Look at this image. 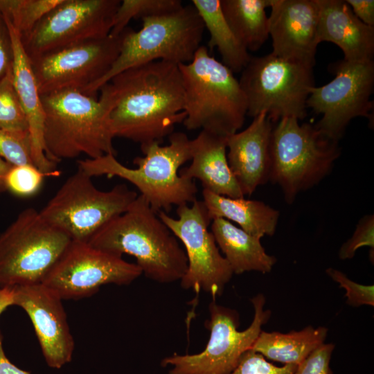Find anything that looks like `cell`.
<instances>
[{
    "label": "cell",
    "mask_w": 374,
    "mask_h": 374,
    "mask_svg": "<svg viewBox=\"0 0 374 374\" xmlns=\"http://www.w3.org/2000/svg\"><path fill=\"white\" fill-rule=\"evenodd\" d=\"M178 240L145 198L138 195L126 211L103 225L88 243L116 256H132L145 277L171 283L180 280L188 267Z\"/></svg>",
    "instance_id": "cell-2"
},
{
    "label": "cell",
    "mask_w": 374,
    "mask_h": 374,
    "mask_svg": "<svg viewBox=\"0 0 374 374\" xmlns=\"http://www.w3.org/2000/svg\"><path fill=\"white\" fill-rule=\"evenodd\" d=\"M210 230L233 274L252 271L267 274L272 270L277 259L266 252L260 238L223 218L213 219Z\"/></svg>",
    "instance_id": "cell-23"
},
{
    "label": "cell",
    "mask_w": 374,
    "mask_h": 374,
    "mask_svg": "<svg viewBox=\"0 0 374 374\" xmlns=\"http://www.w3.org/2000/svg\"><path fill=\"white\" fill-rule=\"evenodd\" d=\"M177 218L164 211L158 215L185 248L188 267L180 286L195 293L203 291L213 299L222 294L233 271L220 251L209 227L211 220L203 201L177 206Z\"/></svg>",
    "instance_id": "cell-12"
},
{
    "label": "cell",
    "mask_w": 374,
    "mask_h": 374,
    "mask_svg": "<svg viewBox=\"0 0 374 374\" xmlns=\"http://www.w3.org/2000/svg\"><path fill=\"white\" fill-rule=\"evenodd\" d=\"M226 139L202 130L190 140L191 163L179 175L198 179L204 190L231 198L244 197L228 163Z\"/></svg>",
    "instance_id": "cell-22"
},
{
    "label": "cell",
    "mask_w": 374,
    "mask_h": 374,
    "mask_svg": "<svg viewBox=\"0 0 374 374\" xmlns=\"http://www.w3.org/2000/svg\"><path fill=\"white\" fill-rule=\"evenodd\" d=\"M250 301L254 311L252 322L245 330H239L238 311L219 305L213 299L208 305L209 319L205 322L210 336L204 350L196 354L166 357L162 359L161 366H171L168 374L231 373L271 317V310L264 309L266 299L263 294H258Z\"/></svg>",
    "instance_id": "cell-10"
},
{
    "label": "cell",
    "mask_w": 374,
    "mask_h": 374,
    "mask_svg": "<svg viewBox=\"0 0 374 374\" xmlns=\"http://www.w3.org/2000/svg\"><path fill=\"white\" fill-rule=\"evenodd\" d=\"M91 178L78 168L39 211L45 221L72 240L88 242L107 222L126 211L138 196L123 184L100 190Z\"/></svg>",
    "instance_id": "cell-11"
},
{
    "label": "cell",
    "mask_w": 374,
    "mask_h": 374,
    "mask_svg": "<svg viewBox=\"0 0 374 374\" xmlns=\"http://www.w3.org/2000/svg\"><path fill=\"white\" fill-rule=\"evenodd\" d=\"M273 126L269 181L278 184L287 204L317 185L332 170L341 154L339 141L314 125L284 118Z\"/></svg>",
    "instance_id": "cell-7"
},
{
    "label": "cell",
    "mask_w": 374,
    "mask_h": 374,
    "mask_svg": "<svg viewBox=\"0 0 374 374\" xmlns=\"http://www.w3.org/2000/svg\"><path fill=\"white\" fill-rule=\"evenodd\" d=\"M121 34L78 42L30 60L40 95L82 91L105 75L118 57Z\"/></svg>",
    "instance_id": "cell-16"
},
{
    "label": "cell",
    "mask_w": 374,
    "mask_h": 374,
    "mask_svg": "<svg viewBox=\"0 0 374 374\" xmlns=\"http://www.w3.org/2000/svg\"><path fill=\"white\" fill-rule=\"evenodd\" d=\"M0 158L12 166H35L29 132L0 128Z\"/></svg>",
    "instance_id": "cell-32"
},
{
    "label": "cell",
    "mask_w": 374,
    "mask_h": 374,
    "mask_svg": "<svg viewBox=\"0 0 374 374\" xmlns=\"http://www.w3.org/2000/svg\"><path fill=\"white\" fill-rule=\"evenodd\" d=\"M273 124L260 113L246 129L226 139L228 163L244 196L269 181Z\"/></svg>",
    "instance_id": "cell-19"
},
{
    "label": "cell",
    "mask_w": 374,
    "mask_h": 374,
    "mask_svg": "<svg viewBox=\"0 0 374 374\" xmlns=\"http://www.w3.org/2000/svg\"><path fill=\"white\" fill-rule=\"evenodd\" d=\"M14 305L30 318L46 364L59 369L69 363L75 348L62 299L42 283L14 287Z\"/></svg>",
    "instance_id": "cell-17"
},
{
    "label": "cell",
    "mask_w": 374,
    "mask_h": 374,
    "mask_svg": "<svg viewBox=\"0 0 374 374\" xmlns=\"http://www.w3.org/2000/svg\"><path fill=\"white\" fill-rule=\"evenodd\" d=\"M46 177L34 165L12 166L5 177V189L19 197H30L39 190Z\"/></svg>",
    "instance_id": "cell-31"
},
{
    "label": "cell",
    "mask_w": 374,
    "mask_h": 374,
    "mask_svg": "<svg viewBox=\"0 0 374 374\" xmlns=\"http://www.w3.org/2000/svg\"><path fill=\"white\" fill-rule=\"evenodd\" d=\"M313 67L271 53L251 57L239 80L247 100V116L265 113L273 123L284 118L304 119L307 100L314 86Z\"/></svg>",
    "instance_id": "cell-8"
},
{
    "label": "cell",
    "mask_w": 374,
    "mask_h": 374,
    "mask_svg": "<svg viewBox=\"0 0 374 374\" xmlns=\"http://www.w3.org/2000/svg\"><path fill=\"white\" fill-rule=\"evenodd\" d=\"M14 287L0 288V316L10 306L14 305Z\"/></svg>",
    "instance_id": "cell-40"
},
{
    "label": "cell",
    "mask_w": 374,
    "mask_h": 374,
    "mask_svg": "<svg viewBox=\"0 0 374 374\" xmlns=\"http://www.w3.org/2000/svg\"><path fill=\"white\" fill-rule=\"evenodd\" d=\"M296 365L276 366L262 355L251 350L242 357L237 367L229 374H294Z\"/></svg>",
    "instance_id": "cell-35"
},
{
    "label": "cell",
    "mask_w": 374,
    "mask_h": 374,
    "mask_svg": "<svg viewBox=\"0 0 374 374\" xmlns=\"http://www.w3.org/2000/svg\"><path fill=\"white\" fill-rule=\"evenodd\" d=\"M335 78L328 84L310 89L307 107L321 118L315 127L328 137L338 141L354 118L373 122L374 62L341 60L332 64Z\"/></svg>",
    "instance_id": "cell-13"
},
{
    "label": "cell",
    "mask_w": 374,
    "mask_h": 374,
    "mask_svg": "<svg viewBox=\"0 0 374 374\" xmlns=\"http://www.w3.org/2000/svg\"><path fill=\"white\" fill-rule=\"evenodd\" d=\"M269 7L271 53L314 66L319 44L317 0H270Z\"/></svg>",
    "instance_id": "cell-18"
},
{
    "label": "cell",
    "mask_w": 374,
    "mask_h": 374,
    "mask_svg": "<svg viewBox=\"0 0 374 374\" xmlns=\"http://www.w3.org/2000/svg\"><path fill=\"white\" fill-rule=\"evenodd\" d=\"M169 141L167 145L153 142L141 148L144 156L134 158L136 168L125 166L111 154L78 160V168L91 177L106 175L128 181L155 212L167 213L174 205L195 202L197 193L194 180L179 174V168L191 160L190 140L185 133L177 132L169 136Z\"/></svg>",
    "instance_id": "cell-3"
},
{
    "label": "cell",
    "mask_w": 374,
    "mask_h": 374,
    "mask_svg": "<svg viewBox=\"0 0 374 374\" xmlns=\"http://www.w3.org/2000/svg\"><path fill=\"white\" fill-rule=\"evenodd\" d=\"M71 239L29 207L0 234V288L42 283Z\"/></svg>",
    "instance_id": "cell-9"
},
{
    "label": "cell",
    "mask_w": 374,
    "mask_h": 374,
    "mask_svg": "<svg viewBox=\"0 0 374 374\" xmlns=\"http://www.w3.org/2000/svg\"><path fill=\"white\" fill-rule=\"evenodd\" d=\"M328 276L346 291V303L353 307L374 306L373 285H362L350 279L339 269L329 267L326 269Z\"/></svg>",
    "instance_id": "cell-33"
},
{
    "label": "cell",
    "mask_w": 374,
    "mask_h": 374,
    "mask_svg": "<svg viewBox=\"0 0 374 374\" xmlns=\"http://www.w3.org/2000/svg\"><path fill=\"white\" fill-rule=\"evenodd\" d=\"M223 15L239 42L249 51L258 50L269 36L265 8L270 0H220Z\"/></svg>",
    "instance_id": "cell-27"
},
{
    "label": "cell",
    "mask_w": 374,
    "mask_h": 374,
    "mask_svg": "<svg viewBox=\"0 0 374 374\" xmlns=\"http://www.w3.org/2000/svg\"><path fill=\"white\" fill-rule=\"evenodd\" d=\"M374 249V215H364L358 222L351 235L341 246L338 256L342 260L352 259L362 247Z\"/></svg>",
    "instance_id": "cell-34"
},
{
    "label": "cell",
    "mask_w": 374,
    "mask_h": 374,
    "mask_svg": "<svg viewBox=\"0 0 374 374\" xmlns=\"http://www.w3.org/2000/svg\"><path fill=\"white\" fill-rule=\"evenodd\" d=\"M62 1L0 0V13L11 23L21 37H24Z\"/></svg>",
    "instance_id": "cell-28"
},
{
    "label": "cell",
    "mask_w": 374,
    "mask_h": 374,
    "mask_svg": "<svg viewBox=\"0 0 374 374\" xmlns=\"http://www.w3.org/2000/svg\"><path fill=\"white\" fill-rule=\"evenodd\" d=\"M202 196L211 220L223 218L233 221L243 231L260 239L275 233L279 211L263 202L231 198L204 189Z\"/></svg>",
    "instance_id": "cell-24"
},
{
    "label": "cell",
    "mask_w": 374,
    "mask_h": 374,
    "mask_svg": "<svg viewBox=\"0 0 374 374\" xmlns=\"http://www.w3.org/2000/svg\"><path fill=\"white\" fill-rule=\"evenodd\" d=\"M179 67L184 90L185 127L225 137L238 132L247 106L233 72L202 45L191 62Z\"/></svg>",
    "instance_id": "cell-5"
},
{
    "label": "cell",
    "mask_w": 374,
    "mask_h": 374,
    "mask_svg": "<svg viewBox=\"0 0 374 374\" xmlns=\"http://www.w3.org/2000/svg\"><path fill=\"white\" fill-rule=\"evenodd\" d=\"M354 15L364 24L374 27L373 0H346Z\"/></svg>",
    "instance_id": "cell-38"
},
{
    "label": "cell",
    "mask_w": 374,
    "mask_h": 374,
    "mask_svg": "<svg viewBox=\"0 0 374 374\" xmlns=\"http://www.w3.org/2000/svg\"><path fill=\"white\" fill-rule=\"evenodd\" d=\"M112 132L143 148L161 143L183 123L184 90L179 64L157 60L128 69L99 89Z\"/></svg>",
    "instance_id": "cell-1"
},
{
    "label": "cell",
    "mask_w": 374,
    "mask_h": 374,
    "mask_svg": "<svg viewBox=\"0 0 374 374\" xmlns=\"http://www.w3.org/2000/svg\"><path fill=\"white\" fill-rule=\"evenodd\" d=\"M44 112V142L47 157L57 163L81 154L96 159L116 156L109 109L105 100L77 89L41 95Z\"/></svg>",
    "instance_id": "cell-4"
},
{
    "label": "cell",
    "mask_w": 374,
    "mask_h": 374,
    "mask_svg": "<svg viewBox=\"0 0 374 374\" xmlns=\"http://www.w3.org/2000/svg\"><path fill=\"white\" fill-rule=\"evenodd\" d=\"M180 0H123L114 15L109 35L118 36L127 27L132 19L158 15L182 7Z\"/></svg>",
    "instance_id": "cell-29"
},
{
    "label": "cell",
    "mask_w": 374,
    "mask_h": 374,
    "mask_svg": "<svg viewBox=\"0 0 374 374\" xmlns=\"http://www.w3.org/2000/svg\"><path fill=\"white\" fill-rule=\"evenodd\" d=\"M204 30L191 3L172 12L143 18L139 30L127 27L121 33L120 53L110 69L82 92L96 97L100 87L117 74L148 62H191L201 46Z\"/></svg>",
    "instance_id": "cell-6"
},
{
    "label": "cell",
    "mask_w": 374,
    "mask_h": 374,
    "mask_svg": "<svg viewBox=\"0 0 374 374\" xmlns=\"http://www.w3.org/2000/svg\"><path fill=\"white\" fill-rule=\"evenodd\" d=\"M0 128L28 132L27 118L14 87L12 69L0 81Z\"/></svg>",
    "instance_id": "cell-30"
},
{
    "label": "cell",
    "mask_w": 374,
    "mask_h": 374,
    "mask_svg": "<svg viewBox=\"0 0 374 374\" xmlns=\"http://www.w3.org/2000/svg\"><path fill=\"white\" fill-rule=\"evenodd\" d=\"M319 42L338 46L350 62L373 60L374 27L361 21L342 0H317Z\"/></svg>",
    "instance_id": "cell-21"
},
{
    "label": "cell",
    "mask_w": 374,
    "mask_h": 374,
    "mask_svg": "<svg viewBox=\"0 0 374 374\" xmlns=\"http://www.w3.org/2000/svg\"><path fill=\"white\" fill-rule=\"evenodd\" d=\"M3 18L9 30L13 52V84L27 118L34 164L48 177L59 176L57 163L51 161L46 154L44 112L31 60L24 50L20 35L11 23Z\"/></svg>",
    "instance_id": "cell-20"
},
{
    "label": "cell",
    "mask_w": 374,
    "mask_h": 374,
    "mask_svg": "<svg viewBox=\"0 0 374 374\" xmlns=\"http://www.w3.org/2000/svg\"><path fill=\"white\" fill-rule=\"evenodd\" d=\"M119 0H62L25 37L30 60L110 33Z\"/></svg>",
    "instance_id": "cell-15"
},
{
    "label": "cell",
    "mask_w": 374,
    "mask_h": 374,
    "mask_svg": "<svg viewBox=\"0 0 374 374\" xmlns=\"http://www.w3.org/2000/svg\"><path fill=\"white\" fill-rule=\"evenodd\" d=\"M11 167L12 165L0 158V192L6 190L4 185L5 177Z\"/></svg>",
    "instance_id": "cell-41"
},
{
    "label": "cell",
    "mask_w": 374,
    "mask_h": 374,
    "mask_svg": "<svg viewBox=\"0 0 374 374\" xmlns=\"http://www.w3.org/2000/svg\"><path fill=\"white\" fill-rule=\"evenodd\" d=\"M3 335L0 331V374H31L12 364L6 355L3 346Z\"/></svg>",
    "instance_id": "cell-39"
},
{
    "label": "cell",
    "mask_w": 374,
    "mask_h": 374,
    "mask_svg": "<svg viewBox=\"0 0 374 374\" xmlns=\"http://www.w3.org/2000/svg\"><path fill=\"white\" fill-rule=\"evenodd\" d=\"M142 274L136 263L95 248L87 242L72 240L46 276L42 284L62 300L96 294L103 285H125Z\"/></svg>",
    "instance_id": "cell-14"
},
{
    "label": "cell",
    "mask_w": 374,
    "mask_h": 374,
    "mask_svg": "<svg viewBox=\"0 0 374 374\" xmlns=\"http://www.w3.org/2000/svg\"><path fill=\"white\" fill-rule=\"evenodd\" d=\"M328 329L308 326L286 333L262 330L251 349L265 359L286 364L299 365L312 351L325 343Z\"/></svg>",
    "instance_id": "cell-25"
},
{
    "label": "cell",
    "mask_w": 374,
    "mask_h": 374,
    "mask_svg": "<svg viewBox=\"0 0 374 374\" xmlns=\"http://www.w3.org/2000/svg\"><path fill=\"white\" fill-rule=\"evenodd\" d=\"M191 3L210 35L208 47L217 48L222 63L233 72L242 71L251 56L228 24L222 10L220 0H192Z\"/></svg>",
    "instance_id": "cell-26"
},
{
    "label": "cell",
    "mask_w": 374,
    "mask_h": 374,
    "mask_svg": "<svg viewBox=\"0 0 374 374\" xmlns=\"http://www.w3.org/2000/svg\"><path fill=\"white\" fill-rule=\"evenodd\" d=\"M13 52L8 28L0 13V81L12 69Z\"/></svg>",
    "instance_id": "cell-37"
},
{
    "label": "cell",
    "mask_w": 374,
    "mask_h": 374,
    "mask_svg": "<svg viewBox=\"0 0 374 374\" xmlns=\"http://www.w3.org/2000/svg\"><path fill=\"white\" fill-rule=\"evenodd\" d=\"M335 345L324 343L297 365L294 374H332L330 362Z\"/></svg>",
    "instance_id": "cell-36"
}]
</instances>
